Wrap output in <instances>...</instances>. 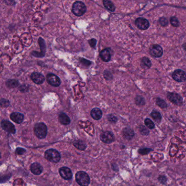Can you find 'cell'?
I'll return each instance as SVG.
<instances>
[{
  "instance_id": "6da1fadb",
  "label": "cell",
  "mask_w": 186,
  "mask_h": 186,
  "mask_svg": "<svg viewBox=\"0 0 186 186\" xmlns=\"http://www.w3.org/2000/svg\"><path fill=\"white\" fill-rule=\"evenodd\" d=\"M44 157L48 161L56 163L60 162L61 159V154L55 149L50 148L47 150L44 153Z\"/></svg>"
},
{
  "instance_id": "7a4b0ae2",
  "label": "cell",
  "mask_w": 186,
  "mask_h": 186,
  "mask_svg": "<svg viewBox=\"0 0 186 186\" xmlns=\"http://www.w3.org/2000/svg\"><path fill=\"white\" fill-rule=\"evenodd\" d=\"M35 135L40 139H44L48 133V128L44 123L40 122L35 124L34 127Z\"/></svg>"
},
{
  "instance_id": "3957f363",
  "label": "cell",
  "mask_w": 186,
  "mask_h": 186,
  "mask_svg": "<svg viewBox=\"0 0 186 186\" xmlns=\"http://www.w3.org/2000/svg\"><path fill=\"white\" fill-rule=\"evenodd\" d=\"M75 180L80 186H88L90 183V177L86 172L80 171L75 174Z\"/></svg>"
},
{
  "instance_id": "277c9868",
  "label": "cell",
  "mask_w": 186,
  "mask_h": 186,
  "mask_svg": "<svg viewBox=\"0 0 186 186\" xmlns=\"http://www.w3.org/2000/svg\"><path fill=\"white\" fill-rule=\"evenodd\" d=\"M72 11L74 15L80 17L86 11V7L83 2L76 1L73 4Z\"/></svg>"
},
{
  "instance_id": "5b68a950",
  "label": "cell",
  "mask_w": 186,
  "mask_h": 186,
  "mask_svg": "<svg viewBox=\"0 0 186 186\" xmlns=\"http://www.w3.org/2000/svg\"><path fill=\"white\" fill-rule=\"evenodd\" d=\"M167 97L170 101L177 105L180 106L183 104V99L177 93L168 92L167 95Z\"/></svg>"
},
{
  "instance_id": "8992f818",
  "label": "cell",
  "mask_w": 186,
  "mask_h": 186,
  "mask_svg": "<svg viewBox=\"0 0 186 186\" xmlns=\"http://www.w3.org/2000/svg\"><path fill=\"white\" fill-rule=\"evenodd\" d=\"M1 128L7 132L11 134H15L16 130L15 126L8 120H3L1 123Z\"/></svg>"
},
{
  "instance_id": "52a82bcc",
  "label": "cell",
  "mask_w": 186,
  "mask_h": 186,
  "mask_svg": "<svg viewBox=\"0 0 186 186\" xmlns=\"http://www.w3.org/2000/svg\"><path fill=\"white\" fill-rule=\"evenodd\" d=\"M46 80L49 84L54 87H58L61 84L60 79L54 74H48L46 75Z\"/></svg>"
},
{
  "instance_id": "ba28073f",
  "label": "cell",
  "mask_w": 186,
  "mask_h": 186,
  "mask_svg": "<svg viewBox=\"0 0 186 186\" xmlns=\"http://www.w3.org/2000/svg\"><path fill=\"white\" fill-rule=\"evenodd\" d=\"M100 139L105 144H110L115 140V136L111 132L105 131L101 134Z\"/></svg>"
},
{
  "instance_id": "9c48e42d",
  "label": "cell",
  "mask_w": 186,
  "mask_h": 186,
  "mask_svg": "<svg viewBox=\"0 0 186 186\" xmlns=\"http://www.w3.org/2000/svg\"><path fill=\"white\" fill-rule=\"evenodd\" d=\"M172 77L176 81L179 83L183 82L186 80V73L181 69H177L173 73Z\"/></svg>"
},
{
  "instance_id": "30bf717a",
  "label": "cell",
  "mask_w": 186,
  "mask_h": 186,
  "mask_svg": "<svg viewBox=\"0 0 186 186\" xmlns=\"http://www.w3.org/2000/svg\"><path fill=\"white\" fill-rule=\"evenodd\" d=\"M59 173L64 180H69L72 179L73 174L71 170L66 167H63L59 169Z\"/></svg>"
},
{
  "instance_id": "8fae6325",
  "label": "cell",
  "mask_w": 186,
  "mask_h": 186,
  "mask_svg": "<svg viewBox=\"0 0 186 186\" xmlns=\"http://www.w3.org/2000/svg\"><path fill=\"white\" fill-rule=\"evenodd\" d=\"M135 25L137 28L141 30H145L148 28L150 24L148 21L142 17H139L135 20Z\"/></svg>"
},
{
  "instance_id": "7c38bea8",
  "label": "cell",
  "mask_w": 186,
  "mask_h": 186,
  "mask_svg": "<svg viewBox=\"0 0 186 186\" xmlns=\"http://www.w3.org/2000/svg\"><path fill=\"white\" fill-rule=\"evenodd\" d=\"M150 53L152 56L154 57H160L163 55V49L160 46L153 45L150 48Z\"/></svg>"
},
{
  "instance_id": "4fadbf2b",
  "label": "cell",
  "mask_w": 186,
  "mask_h": 186,
  "mask_svg": "<svg viewBox=\"0 0 186 186\" xmlns=\"http://www.w3.org/2000/svg\"><path fill=\"white\" fill-rule=\"evenodd\" d=\"M31 80L36 84H42L45 80V78L42 74L38 72H34L31 75Z\"/></svg>"
},
{
  "instance_id": "5bb4252c",
  "label": "cell",
  "mask_w": 186,
  "mask_h": 186,
  "mask_svg": "<svg viewBox=\"0 0 186 186\" xmlns=\"http://www.w3.org/2000/svg\"><path fill=\"white\" fill-rule=\"evenodd\" d=\"M30 170L34 175H39L41 174L43 171V168L38 163H34L30 167Z\"/></svg>"
},
{
  "instance_id": "9a60e30c",
  "label": "cell",
  "mask_w": 186,
  "mask_h": 186,
  "mask_svg": "<svg viewBox=\"0 0 186 186\" xmlns=\"http://www.w3.org/2000/svg\"><path fill=\"white\" fill-rule=\"evenodd\" d=\"M10 118L16 124H21L23 122L24 116L23 113L18 112L11 113L10 115Z\"/></svg>"
},
{
  "instance_id": "2e32d148",
  "label": "cell",
  "mask_w": 186,
  "mask_h": 186,
  "mask_svg": "<svg viewBox=\"0 0 186 186\" xmlns=\"http://www.w3.org/2000/svg\"><path fill=\"white\" fill-rule=\"evenodd\" d=\"M91 116L95 120H99L102 118L103 113L100 109L95 107L91 111Z\"/></svg>"
},
{
  "instance_id": "e0dca14e",
  "label": "cell",
  "mask_w": 186,
  "mask_h": 186,
  "mask_svg": "<svg viewBox=\"0 0 186 186\" xmlns=\"http://www.w3.org/2000/svg\"><path fill=\"white\" fill-rule=\"evenodd\" d=\"M100 57L101 60L104 62H109L111 59V54L109 49H105L101 51Z\"/></svg>"
},
{
  "instance_id": "ac0fdd59",
  "label": "cell",
  "mask_w": 186,
  "mask_h": 186,
  "mask_svg": "<svg viewBox=\"0 0 186 186\" xmlns=\"http://www.w3.org/2000/svg\"><path fill=\"white\" fill-rule=\"evenodd\" d=\"M123 135L124 138L127 140H131L134 136V132L133 130L130 128H125L122 131Z\"/></svg>"
},
{
  "instance_id": "d6986e66",
  "label": "cell",
  "mask_w": 186,
  "mask_h": 186,
  "mask_svg": "<svg viewBox=\"0 0 186 186\" xmlns=\"http://www.w3.org/2000/svg\"><path fill=\"white\" fill-rule=\"evenodd\" d=\"M58 120L61 124L68 125L71 123L70 118L64 113H61L58 116Z\"/></svg>"
},
{
  "instance_id": "ffe728a7",
  "label": "cell",
  "mask_w": 186,
  "mask_h": 186,
  "mask_svg": "<svg viewBox=\"0 0 186 186\" xmlns=\"http://www.w3.org/2000/svg\"><path fill=\"white\" fill-rule=\"evenodd\" d=\"M73 145L77 149L81 151H84L86 148V144L82 140H75L73 142Z\"/></svg>"
},
{
  "instance_id": "44dd1931",
  "label": "cell",
  "mask_w": 186,
  "mask_h": 186,
  "mask_svg": "<svg viewBox=\"0 0 186 186\" xmlns=\"http://www.w3.org/2000/svg\"><path fill=\"white\" fill-rule=\"evenodd\" d=\"M38 43H39L40 50H41V53H40L41 57H43L45 56V51H46L45 41L42 38L40 37L38 39Z\"/></svg>"
},
{
  "instance_id": "7402d4cb",
  "label": "cell",
  "mask_w": 186,
  "mask_h": 186,
  "mask_svg": "<svg viewBox=\"0 0 186 186\" xmlns=\"http://www.w3.org/2000/svg\"><path fill=\"white\" fill-rule=\"evenodd\" d=\"M103 5L104 7L111 11H115V7L110 0H103Z\"/></svg>"
},
{
  "instance_id": "603a6c76",
  "label": "cell",
  "mask_w": 186,
  "mask_h": 186,
  "mask_svg": "<svg viewBox=\"0 0 186 186\" xmlns=\"http://www.w3.org/2000/svg\"><path fill=\"white\" fill-rule=\"evenodd\" d=\"M141 65L142 67L150 68L151 67V62L148 58L144 57L141 60Z\"/></svg>"
},
{
  "instance_id": "cb8c5ba5",
  "label": "cell",
  "mask_w": 186,
  "mask_h": 186,
  "mask_svg": "<svg viewBox=\"0 0 186 186\" xmlns=\"http://www.w3.org/2000/svg\"><path fill=\"white\" fill-rule=\"evenodd\" d=\"M6 85L9 88H15L19 85V82L15 79H10L7 81Z\"/></svg>"
},
{
  "instance_id": "d4e9b609",
  "label": "cell",
  "mask_w": 186,
  "mask_h": 186,
  "mask_svg": "<svg viewBox=\"0 0 186 186\" xmlns=\"http://www.w3.org/2000/svg\"><path fill=\"white\" fill-rule=\"evenodd\" d=\"M151 115L152 118H153V120H154L158 122H160L162 120V116L160 113H159L156 110H153L151 113Z\"/></svg>"
},
{
  "instance_id": "484cf974",
  "label": "cell",
  "mask_w": 186,
  "mask_h": 186,
  "mask_svg": "<svg viewBox=\"0 0 186 186\" xmlns=\"http://www.w3.org/2000/svg\"><path fill=\"white\" fill-rule=\"evenodd\" d=\"M156 104L158 105V107H159L162 109L164 108H166L167 107V104L166 103V102L164 101L163 99L160 98H157L156 99Z\"/></svg>"
},
{
  "instance_id": "4316f807",
  "label": "cell",
  "mask_w": 186,
  "mask_h": 186,
  "mask_svg": "<svg viewBox=\"0 0 186 186\" xmlns=\"http://www.w3.org/2000/svg\"><path fill=\"white\" fill-rule=\"evenodd\" d=\"M145 124L146 125V126L147 128H148L149 129H151V130L154 128V127H155L154 124L150 118H146L145 120Z\"/></svg>"
},
{
  "instance_id": "83f0119b",
  "label": "cell",
  "mask_w": 186,
  "mask_h": 186,
  "mask_svg": "<svg viewBox=\"0 0 186 186\" xmlns=\"http://www.w3.org/2000/svg\"><path fill=\"white\" fill-rule=\"evenodd\" d=\"M135 103L138 105H144L145 104V101L144 98H142L141 96H137L135 98Z\"/></svg>"
},
{
  "instance_id": "f1b7e54d",
  "label": "cell",
  "mask_w": 186,
  "mask_h": 186,
  "mask_svg": "<svg viewBox=\"0 0 186 186\" xmlns=\"http://www.w3.org/2000/svg\"><path fill=\"white\" fill-rule=\"evenodd\" d=\"M170 21L171 24L174 27H178L180 25L179 21L178 19L176 17H171L170 20Z\"/></svg>"
},
{
  "instance_id": "f546056e",
  "label": "cell",
  "mask_w": 186,
  "mask_h": 186,
  "mask_svg": "<svg viewBox=\"0 0 186 186\" xmlns=\"http://www.w3.org/2000/svg\"><path fill=\"white\" fill-rule=\"evenodd\" d=\"M151 148H143L139 150L138 152L142 155H146L152 151Z\"/></svg>"
},
{
  "instance_id": "4dcf8cb0",
  "label": "cell",
  "mask_w": 186,
  "mask_h": 186,
  "mask_svg": "<svg viewBox=\"0 0 186 186\" xmlns=\"http://www.w3.org/2000/svg\"><path fill=\"white\" fill-rule=\"evenodd\" d=\"M139 130L141 133V134L143 135H148L149 134V130L147 129L144 126H140L139 127Z\"/></svg>"
},
{
  "instance_id": "1f68e13d",
  "label": "cell",
  "mask_w": 186,
  "mask_h": 186,
  "mask_svg": "<svg viewBox=\"0 0 186 186\" xmlns=\"http://www.w3.org/2000/svg\"><path fill=\"white\" fill-rule=\"evenodd\" d=\"M159 23L162 26H164V27L167 26L168 25V21L167 19H166L165 17H162L159 19Z\"/></svg>"
},
{
  "instance_id": "d6a6232c",
  "label": "cell",
  "mask_w": 186,
  "mask_h": 186,
  "mask_svg": "<svg viewBox=\"0 0 186 186\" xmlns=\"http://www.w3.org/2000/svg\"><path fill=\"white\" fill-rule=\"evenodd\" d=\"M107 119H108L109 122H110L111 123H113V124L116 123L117 122V121H118V118L116 116H115L114 115H111V114L107 116Z\"/></svg>"
},
{
  "instance_id": "836d02e7",
  "label": "cell",
  "mask_w": 186,
  "mask_h": 186,
  "mask_svg": "<svg viewBox=\"0 0 186 186\" xmlns=\"http://www.w3.org/2000/svg\"><path fill=\"white\" fill-rule=\"evenodd\" d=\"M26 152V150L21 147H18L15 150V153L18 155H23Z\"/></svg>"
},
{
  "instance_id": "e575fe53",
  "label": "cell",
  "mask_w": 186,
  "mask_h": 186,
  "mask_svg": "<svg viewBox=\"0 0 186 186\" xmlns=\"http://www.w3.org/2000/svg\"><path fill=\"white\" fill-rule=\"evenodd\" d=\"M96 43H97V40L95 39H91V40H89V43L91 47L92 48H95L96 46Z\"/></svg>"
},
{
  "instance_id": "d590c367",
  "label": "cell",
  "mask_w": 186,
  "mask_h": 186,
  "mask_svg": "<svg viewBox=\"0 0 186 186\" xmlns=\"http://www.w3.org/2000/svg\"><path fill=\"white\" fill-rule=\"evenodd\" d=\"M158 180H159V181L160 182H161V183H165L166 182V181H167V179H166V177H165V176H159V178H158Z\"/></svg>"
},
{
  "instance_id": "8d00e7d4",
  "label": "cell",
  "mask_w": 186,
  "mask_h": 186,
  "mask_svg": "<svg viewBox=\"0 0 186 186\" xmlns=\"http://www.w3.org/2000/svg\"><path fill=\"white\" fill-rule=\"evenodd\" d=\"M0 158H1V152H0Z\"/></svg>"
}]
</instances>
